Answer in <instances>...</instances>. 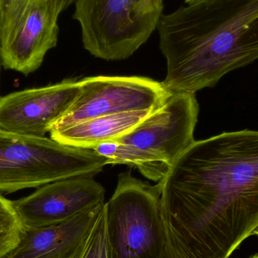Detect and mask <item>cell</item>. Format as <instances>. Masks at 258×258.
I'll return each instance as SVG.
<instances>
[{
  "instance_id": "obj_1",
  "label": "cell",
  "mask_w": 258,
  "mask_h": 258,
  "mask_svg": "<svg viewBox=\"0 0 258 258\" xmlns=\"http://www.w3.org/2000/svg\"><path fill=\"white\" fill-rule=\"evenodd\" d=\"M157 185L164 258H230L258 227V131L194 141Z\"/></svg>"
},
{
  "instance_id": "obj_2",
  "label": "cell",
  "mask_w": 258,
  "mask_h": 258,
  "mask_svg": "<svg viewBox=\"0 0 258 258\" xmlns=\"http://www.w3.org/2000/svg\"><path fill=\"white\" fill-rule=\"evenodd\" d=\"M156 30L171 93L196 95L258 60V0L186 4L162 14Z\"/></svg>"
},
{
  "instance_id": "obj_3",
  "label": "cell",
  "mask_w": 258,
  "mask_h": 258,
  "mask_svg": "<svg viewBox=\"0 0 258 258\" xmlns=\"http://www.w3.org/2000/svg\"><path fill=\"white\" fill-rule=\"evenodd\" d=\"M195 94L171 93L163 104L124 136L98 146L108 164L135 167L159 183L194 144L198 122Z\"/></svg>"
},
{
  "instance_id": "obj_4",
  "label": "cell",
  "mask_w": 258,
  "mask_h": 258,
  "mask_svg": "<svg viewBox=\"0 0 258 258\" xmlns=\"http://www.w3.org/2000/svg\"><path fill=\"white\" fill-rule=\"evenodd\" d=\"M108 160L92 149L0 129V192L38 188L79 176L95 177Z\"/></svg>"
},
{
  "instance_id": "obj_5",
  "label": "cell",
  "mask_w": 258,
  "mask_h": 258,
  "mask_svg": "<svg viewBox=\"0 0 258 258\" xmlns=\"http://www.w3.org/2000/svg\"><path fill=\"white\" fill-rule=\"evenodd\" d=\"M107 234L113 258H164L165 233L158 185L118 177L117 186L106 203Z\"/></svg>"
},
{
  "instance_id": "obj_6",
  "label": "cell",
  "mask_w": 258,
  "mask_h": 258,
  "mask_svg": "<svg viewBox=\"0 0 258 258\" xmlns=\"http://www.w3.org/2000/svg\"><path fill=\"white\" fill-rule=\"evenodd\" d=\"M57 0H11L0 15V57L8 70L34 72L58 39Z\"/></svg>"
},
{
  "instance_id": "obj_7",
  "label": "cell",
  "mask_w": 258,
  "mask_h": 258,
  "mask_svg": "<svg viewBox=\"0 0 258 258\" xmlns=\"http://www.w3.org/2000/svg\"><path fill=\"white\" fill-rule=\"evenodd\" d=\"M80 87L74 104L52 130L99 116L156 110L171 94L162 83L139 77H88L80 80Z\"/></svg>"
},
{
  "instance_id": "obj_8",
  "label": "cell",
  "mask_w": 258,
  "mask_h": 258,
  "mask_svg": "<svg viewBox=\"0 0 258 258\" xmlns=\"http://www.w3.org/2000/svg\"><path fill=\"white\" fill-rule=\"evenodd\" d=\"M105 189L92 176L70 177L39 186L33 194L13 201L24 230L68 221L105 203Z\"/></svg>"
},
{
  "instance_id": "obj_9",
  "label": "cell",
  "mask_w": 258,
  "mask_h": 258,
  "mask_svg": "<svg viewBox=\"0 0 258 258\" xmlns=\"http://www.w3.org/2000/svg\"><path fill=\"white\" fill-rule=\"evenodd\" d=\"M80 90V80H65L0 96V129L45 137L70 110Z\"/></svg>"
},
{
  "instance_id": "obj_10",
  "label": "cell",
  "mask_w": 258,
  "mask_h": 258,
  "mask_svg": "<svg viewBox=\"0 0 258 258\" xmlns=\"http://www.w3.org/2000/svg\"><path fill=\"white\" fill-rule=\"evenodd\" d=\"M105 203L60 224L24 230L19 243L4 258L74 257Z\"/></svg>"
},
{
  "instance_id": "obj_11",
  "label": "cell",
  "mask_w": 258,
  "mask_h": 258,
  "mask_svg": "<svg viewBox=\"0 0 258 258\" xmlns=\"http://www.w3.org/2000/svg\"><path fill=\"white\" fill-rule=\"evenodd\" d=\"M154 111L126 112L93 118L52 130L50 132L51 138L65 145L95 150L101 144L126 135Z\"/></svg>"
},
{
  "instance_id": "obj_12",
  "label": "cell",
  "mask_w": 258,
  "mask_h": 258,
  "mask_svg": "<svg viewBox=\"0 0 258 258\" xmlns=\"http://www.w3.org/2000/svg\"><path fill=\"white\" fill-rule=\"evenodd\" d=\"M24 231L13 201L0 194V258L7 256L18 245Z\"/></svg>"
},
{
  "instance_id": "obj_13",
  "label": "cell",
  "mask_w": 258,
  "mask_h": 258,
  "mask_svg": "<svg viewBox=\"0 0 258 258\" xmlns=\"http://www.w3.org/2000/svg\"><path fill=\"white\" fill-rule=\"evenodd\" d=\"M73 258H113L107 234L106 203L89 234Z\"/></svg>"
},
{
  "instance_id": "obj_14",
  "label": "cell",
  "mask_w": 258,
  "mask_h": 258,
  "mask_svg": "<svg viewBox=\"0 0 258 258\" xmlns=\"http://www.w3.org/2000/svg\"><path fill=\"white\" fill-rule=\"evenodd\" d=\"M75 1L76 0H57L60 12H62L63 11L66 10L71 5L74 4Z\"/></svg>"
},
{
  "instance_id": "obj_15",
  "label": "cell",
  "mask_w": 258,
  "mask_h": 258,
  "mask_svg": "<svg viewBox=\"0 0 258 258\" xmlns=\"http://www.w3.org/2000/svg\"><path fill=\"white\" fill-rule=\"evenodd\" d=\"M11 0H0V15L3 13V11L6 9Z\"/></svg>"
},
{
  "instance_id": "obj_16",
  "label": "cell",
  "mask_w": 258,
  "mask_h": 258,
  "mask_svg": "<svg viewBox=\"0 0 258 258\" xmlns=\"http://www.w3.org/2000/svg\"><path fill=\"white\" fill-rule=\"evenodd\" d=\"M203 1V0H184L185 4H190V3H197V2Z\"/></svg>"
},
{
  "instance_id": "obj_17",
  "label": "cell",
  "mask_w": 258,
  "mask_h": 258,
  "mask_svg": "<svg viewBox=\"0 0 258 258\" xmlns=\"http://www.w3.org/2000/svg\"><path fill=\"white\" fill-rule=\"evenodd\" d=\"M254 235H255V236H257L258 237V227L256 229L255 231H254Z\"/></svg>"
},
{
  "instance_id": "obj_18",
  "label": "cell",
  "mask_w": 258,
  "mask_h": 258,
  "mask_svg": "<svg viewBox=\"0 0 258 258\" xmlns=\"http://www.w3.org/2000/svg\"><path fill=\"white\" fill-rule=\"evenodd\" d=\"M250 258H258V254H255V255H254L253 257Z\"/></svg>"
},
{
  "instance_id": "obj_19",
  "label": "cell",
  "mask_w": 258,
  "mask_h": 258,
  "mask_svg": "<svg viewBox=\"0 0 258 258\" xmlns=\"http://www.w3.org/2000/svg\"><path fill=\"white\" fill-rule=\"evenodd\" d=\"M1 65H2L1 57H0V72H1Z\"/></svg>"
}]
</instances>
